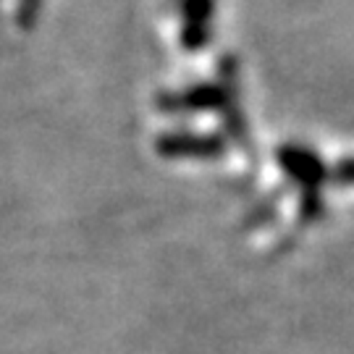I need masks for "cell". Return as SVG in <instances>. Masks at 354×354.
I'll return each instance as SVG.
<instances>
[{"instance_id":"cell-1","label":"cell","mask_w":354,"mask_h":354,"mask_svg":"<svg viewBox=\"0 0 354 354\" xmlns=\"http://www.w3.org/2000/svg\"><path fill=\"white\" fill-rule=\"evenodd\" d=\"M221 150V142L213 137L194 134H163L158 140V152L163 158H213Z\"/></svg>"},{"instance_id":"cell-2","label":"cell","mask_w":354,"mask_h":354,"mask_svg":"<svg viewBox=\"0 0 354 354\" xmlns=\"http://www.w3.org/2000/svg\"><path fill=\"white\" fill-rule=\"evenodd\" d=\"M181 11H184V21H187L184 42L189 50H200V45L205 42V26H207V19L213 11V3L210 0H184Z\"/></svg>"},{"instance_id":"cell-3","label":"cell","mask_w":354,"mask_h":354,"mask_svg":"<svg viewBox=\"0 0 354 354\" xmlns=\"http://www.w3.org/2000/svg\"><path fill=\"white\" fill-rule=\"evenodd\" d=\"M39 8H42V0H19V21L24 29H32Z\"/></svg>"}]
</instances>
